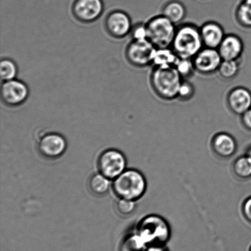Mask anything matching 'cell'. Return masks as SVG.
Instances as JSON below:
<instances>
[{"mask_svg": "<svg viewBox=\"0 0 251 251\" xmlns=\"http://www.w3.org/2000/svg\"><path fill=\"white\" fill-rule=\"evenodd\" d=\"M240 71L239 60H223L218 72L225 80H232L237 77Z\"/></svg>", "mask_w": 251, "mask_h": 251, "instance_id": "cell-22", "label": "cell"}, {"mask_svg": "<svg viewBox=\"0 0 251 251\" xmlns=\"http://www.w3.org/2000/svg\"><path fill=\"white\" fill-rule=\"evenodd\" d=\"M242 211L243 217L251 225V195L245 198L242 204Z\"/></svg>", "mask_w": 251, "mask_h": 251, "instance_id": "cell-28", "label": "cell"}, {"mask_svg": "<svg viewBox=\"0 0 251 251\" xmlns=\"http://www.w3.org/2000/svg\"><path fill=\"white\" fill-rule=\"evenodd\" d=\"M67 149L65 138L56 133H50L41 138L38 142V149L45 158L55 159L63 156Z\"/></svg>", "mask_w": 251, "mask_h": 251, "instance_id": "cell-12", "label": "cell"}, {"mask_svg": "<svg viewBox=\"0 0 251 251\" xmlns=\"http://www.w3.org/2000/svg\"><path fill=\"white\" fill-rule=\"evenodd\" d=\"M241 121L245 129L251 132V108L241 115Z\"/></svg>", "mask_w": 251, "mask_h": 251, "instance_id": "cell-29", "label": "cell"}, {"mask_svg": "<svg viewBox=\"0 0 251 251\" xmlns=\"http://www.w3.org/2000/svg\"><path fill=\"white\" fill-rule=\"evenodd\" d=\"M183 79L174 66L152 67L150 74V85L155 94L162 100L177 99Z\"/></svg>", "mask_w": 251, "mask_h": 251, "instance_id": "cell-1", "label": "cell"}, {"mask_svg": "<svg viewBox=\"0 0 251 251\" xmlns=\"http://www.w3.org/2000/svg\"><path fill=\"white\" fill-rule=\"evenodd\" d=\"M136 233L147 247L166 245L171 237V228L166 219L151 214L142 219L137 226Z\"/></svg>", "mask_w": 251, "mask_h": 251, "instance_id": "cell-3", "label": "cell"}, {"mask_svg": "<svg viewBox=\"0 0 251 251\" xmlns=\"http://www.w3.org/2000/svg\"><path fill=\"white\" fill-rule=\"evenodd\" d=\"M245 154L247 155L248 157H249L250 159L251 160V144H250L249 146H248V147H247V151H246Z\"/></svg>", "mask_w": 251, "mask_h": 251, "instance_id": "cell-31", "label": "cell"}, {"mask_svg": "<svg viewBox=\"0 0 251 251\" xmlns=\"http://www.w3.org/2000/svg\"><path fill=\"white\" fill-rule=\"evenodd\" d=\"M174 67L178 71L179 75L183 80H187L196 72L193 59L179 58L177 60Z\"/></svg>", "mask_w": 251, "mask_h": 251, "instance_id": "cell-24", "label": "cell"}, {"mask_svg": "<svg viewBox=\"0 0 251 251\" xmlns=\"http://www.w3.org/2000/svg\"><path fill=\"white\" fill-rule=\"evenodd\" d=\"M217 49L203 47L193 58L196 72L209 76L218 72L223 61Z\"/></svg>", "mask_w": 251, "mask_h": 251, "instance_id": "cell-9", "label": "cell"}, {"mask_svg": "<svg viewBox=\"0 0 251 251\" xmlns=\"http://www.w3.org/2000/svg\"><path fill=\"white\" fill-rule=\"evenodd\" d=\"M196 88L193 84L188 80H183L179 87L177 99L182 102H188L194 97Z\"/></svg>", "mask_w": 251, "mask_h": 251, "instance_id": "cell-25", "label": "cell"}, {"mask_svg": "<svg viewBox=\"0 0 251 251\" xmlns=\"http://www.w3.org/2000/svg\"><path fill=\"white\" fill-rule=\"evenodd\" d=\"M187 11L183 2L178 0H171L162 7L161 14L176 26L181 24L186 16Z\"/></svg>", "mask_w": 251, "mask_h": 251, "instance_id": "cell-17", "label": "cell"}, {"mask_svg": "<svg viewBox=\"0 0 251 251\" xmlns=\"http://www.w3.org/2000/svg\"><path fill=\"white\" fill-rule=\"evenodd\" d=\"M130 34L132 39H148L146 23L139 22L133 25Z\"/></svg>", "mask_w": 251, "mask_h": 251, "instance_id": "cell-27", "label": "cell"}, {"mask_svg": "<svg viewBox=\"0 0 251 251\" xmlns=\"http://www.w3.org/2000/svg\"><path fill=\"white\" fill-rule=\"evenodd\" d=\"M227 104L233 114L242 115L251 108V92L242 86L233 88L228 93Z\"/></svg>", "mask_w": 251, "mask_h": 251, "instance_id": "cell-13", "label": "cell"}, {"mask_svg": "<svg viewBox=\"0 0 251 251\" xmlns=\"http://www.w3.org/2000/svg\"><path fill=\"white\" fill-rule=\"evenodd\" d=\"M200 32L204 47L217 49L226 35L225 29L215 21L205 22L200 27Z\"/></svg>", "mask_w": 251, "mask_h": 251, "instance_id": "cell-16", "label": "cell"}, {"mask_svg": "<svg viewBox=\"0 0 251 251\" xmlns=\"http://www.w3.org/2000/svg\"><path fill=\"white\" fill-rule=\"evenodd\" d=\"M178 56L171 48H156L152 59L153 67H169L176 65Z\"/></svg>", "mask_w": 251, "mask_h": 251, "instance_id": "cell-18", "label": "cell"}, {"mask_svg": "<svg viewBox=\"0 0 251 251\" xmlns=\"http://www.w3.org/2000/svg\"><path fill=\"white\" fill-rule=\"evenodd\" d=\"M104 26L110 36L114 38L122 39L130 33L133 24L126 12L115 10L105 17Z\"/></svg>", "mask_w": 251, "mask_h": 251, "instance_id": "cell-11", "label": "cell"}, {"mask_svg": "<svg viewBox=\"0 0 251 251\" xmlns=\"http://www.w3.org/2000/svg\"><path fill=\"white\" fill-rule=\"evenodd\" d=\"M156 49L149 39H132L125 49L126 58L135 67H147L152 65Z\"/></svg>", "mask_w": 251, "mask_h": 251, "instance_id": "cell-6", "label": "cell"}, {"mask_svg": "<svg viewBox=\"0 0 251 251\" xmlns=\"http://www.w3.org/2000/svg\"><path fill=\"white\" fill-rule=\"evenodd\" d=\"M211 148L216 156L227 159L234 156L237 151V142L232 135L220 132L211 139Z\"/></svg>", "mask_w": 251, "mask_h": 251, "instance_id": "cell-14", "label": "cell"}, {"mask_svg": "<svg viewBox=\"0 0 251 251\" xmlns=\"http://www.w3.org/2000/svg\"><path fill=\"white\" fill-rule=\"evenodd\" d=\"M18 73L17 64L11 58H2L0 62V77L1 80L7 81L16 79Z\"/></svg>", "mask_w": 251, "mask_h": 251, "instance_id": "cell-23", "label": "cell"}, {"mask_svg": "<svg viewBox=\"0 0 251 251\" xmlns=\"http://www.w3.org/2000/svg\"><path fill=\"white\" fill-rule=\"evenodd\" d=\"M125 155L117 149H107L100 155L98 161L100 173L109 179H114L126 169Z\"/></svg>", "mask_w": 251, "mask_h": 251, "instance_id": "cell-7", "label": "cell"}, {"mask_svg": "<svg viewBox=\"0 0 251 251\" xmlns=\"http://www.w3.org/2000/svg\"><path fill=\"white\" fill-rule=\"evenodd\" d=\"M218 50L223 60H239L244 51V43L237 34H226Z\"/></svg>", "mask_w": 251, "mask_h": 251, "instance_id": "cell-15", "label": "cell"}, {"mask_svg": "<svg viewBox=\"0 0 251 251\" xmlns=\"http://www.w3.org/2000/svg\"><path fill=\"white\" fill-rule=\"evenodd\" d=\"M235 19L244 28H251V0H241L235 10Z\"/></svg>", "mask_w": 251, "mask_h": 251, "instance_id": "cell-21", "label": "cell"}, {"mask_svg": "<svg viewBox=\"0 0 251 251\" xmlns=\"http://www.w3.org/2000/svg\"><path fill=\"white\" fill-rule=\"evenodd\" d=\"M249 251H251V245L250 247Z\"/></svg>", "mask_w": 251, "mask_h": 251, "instance_id": "cell-32", "label": "cell"}, {"mask_svg": "<svg viewBox=\"0 0 251 251\" xmlns=\"http://www.w3.org/2000/svg\"><path fill=\"white\" fill-rule=\"evenodd\" d=\"M233 173L242 180L251 179V160L247 155H243L235 160L232 167Z\"/></svg>", "mask_w": 251, "mask_h": 251, "instance_id": "cell-19", "label": "cell"}, {"mask_svg": "<svg viewBox=\"0 0 251 251\" xmlns=\"http://www.w3.org/2000/svg\"><path fill=\"white\" fill-rule=\"evenodd\" d=\"M203 47L200 27L193 23L177 26L171 48L179 58L193 59Z\"/></svg>", "mask_w": 251, "mask_h": 251, "instance_id": "cell-2", "label": "cell"}, {"mask_svg": "<svg viewBox=\"0 0 251 251\" xmlns=\"http://www.w3.org/2000/svg\"><path fill=\"white\" fill-rule=\"evenodd\" d=\"M134 200L120 198L117 203L118 212L123 216H129L134 212L136 208V203Z\"/></svg>", "mask_w": 251, "mask_h": 251, "instance_id": "cell-26", "label": "cell"}, {"mask_svg": "<svg viewBox=\"0 0 251 251\" xmlns=\"http://www.w3.org/2000/svg\"><path fill=\"white\" fill-rule=\"evenodd\" d=\"M29 91L25 83L14 79L4 81L1 87V98L4 105L16 107L24 104L29 97Z\"/></svg>", "mask_w": 251, "mask_h": 251, "instance_id": "cell-8", "label": "cell"}, {"mask_svg": "<svg viewBox=\"0 0 251 251\" xmlns=\"http://www.w3.org/2000/svg\"><path fill=\"white\" fill-rule=\"evenodd\" d=\"M146 26L148 39L155 48H171L176 33V24L161 14L150 19Z\"/></svg>", "mask_w": 251, "mask_h": 251, "instance_id": "cell-5", "label": "cell"}, {"mask_svg": "<svg viewBox=\"0 0 251 251\" xmlns=\"http://www.w3.org/2000/svg\"><path fill=\"white\" fill-rule=\"evenodd\" d=\"M113 190L119 198L137 201L146 193L147 182L141 172L127 169L114 179Z\"/></svg>", "mask_w": 251, "mask_h": 251, "instance_id": "cell-4", "label": "cell"}, {"mask_svg": "<svg viewBox=\"0 0 251 251\" xmlns=\"http://www.w3.org/2000/svg\"><path fill=\"white\" fill-rule=\"evenodd\" d=\"M144 251H168L166 245H154L148 247Z\"/></svg>", "mask_w": 251, "mask_h": 251, "instance_id": "cell-30", "label": "cell"}, {"mask_svg": "<svg viewBox=\"0 0 251 251\" xmlns=\"http://www.w3.org/2000/svg\"><path fill=\"white\" fill-rule=\"evenodd\" d=\"M110 185V179L100 173L93 174L88 182L90 191L97 196L105 195L109 191Z\"/></svg>", "mask_w": 251, "mask_h": 251, "instance_id": "cell-20", "label": "cell"}, {"mask_svg": "<svg viewBox=\"0 0 251 251\" xmlns=\"http://www.w3.org/2000/svg\"><path fill=\"white\" fill-rule=\"evenodd\" d=\"M71 11L78 21L84 24L92 23L101 16L104 4L102 0H75Z\"/></svg>", "mask_w": 251, "mask_h": 251, "instance_id": "cell-10", "label": "cell"}]
</instances>
